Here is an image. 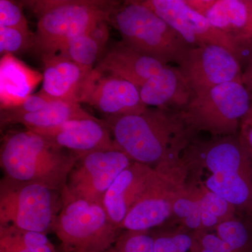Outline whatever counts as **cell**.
Masks as SVG:
<instances>
[{
  "mask_svg": "<svg viewBox=\"0 0 252 252\" xmlns=\"http://www.w3.org/2000/svg\"><path fill=\"white\" fill-rule=\"evenodd\" d=\"M104 121L117 145L134 162L149 166L179 158L192 136L180 112L154 107Z\"/></svg>",
  "mask_w": 252,
  "mask_h": 252,
  "instance_id": "6da1fadb",
  "label": "cell"
},
{
  "mask_svg": "<svg viewBox=\"0 0 252 252\" xmlns=\"http://www.w3.org/2000/svg\"><path fill=\"white\" fill-rule=\"evenodd\" d=\"M77 160L75 154L27 129L9 131L1 140L0 165L4 177L18 182L62 191Z\"/></svg>",
  "mask_w": 252,
  "mask_h": 252,
  "instance_id": "7a4b0ae2",
  "label": "cell"
},
{
  "mask_svg": "<svg viewBox=\"0 0 252 252\" xmlns=\"http://www.w3.org/2000/svg\"><path fill=\"white\" fill-rule=\"evenodd\" d=\"M186 150L188 160L210 172L204 187L252 220V160L238 137H220Z\"/></svg>",
  "mask_w": 252,
  "mask_h": 252,
  "instance_id": "3957f363",
  "label": "cell"
},
{
  "mask_svg": "<svg viewBox=\"0 0 252 252\" xmlns=\"http://www.w3.org/2000/svg\"><path fill=\"white\" fill-rule=\"evenodd\" d=\"M119 3L97 0L25 1L38 19L34 49L41 56L57 54L73 38L90 32L102 21L108 22Z\"/></svg>",
  "mask_w": 252,
  "mask_h": 252,
  "instance_id": "277c9868",
  "label": "cell"
},
{
  "mask_svg": "<svg viewBox=\"0 0 252 252\" xmlns=\"http://www.w3.org/2000/svg\"><path fill=\"white\" fill-rule=\"evenodd\" d=\"M108 23L119 31L123 41L165 64L180 65L191 48L140 1L119 3L111 13Z\"/></svg>",
  "mask_w": 252,
  "mask_h": 252,
  "instance_id": "5b68a950",
  "label": "cell"
},
{
  "mask_svg": "<svg viewBox=\"0 0 252 252\" xmlns=\"http://www.w3.org/2000/svg\"><path fill=\"white\" fill-rule=\"evenodd\" d=\"M62 206L52 231L68 252H104L114 246L122 230L110 220L102 203L61 191Z\"/></svg>",
  "mask_w": 252,
  "mask_h": 252,
  "instance_id": "8992f818",
  "label": "cell"
},
{
  "mask_svg": "<svg viewBox=\"0 0 252 252\" xmlns=\"http://www.w3.org/2000/svg\"><path fill=\"white\" fill-rule=\"evenodd\" d=\"M252 108V95L243 81L220 84L205 94L194 96L180 112L192 135L205 131L213 136H233Z\"/></svg>",
  "mask_w": 252,
  "mask_h": 252,
  "instance_id": "52a82bcc",
  "label": "cell"
},
{
  "mask_svg": "<svg viewBox=\"0 0 252 252\" xmlns=\"http://www.w3.org/2000/svg\"><path fill=\"white\" fill-rule=\"evenodd\" d=\"M61 206V191L5 177L0 181V226L13 225L47 234Z\"/></svg>",
  "mask_w": 252,
  "mask_h": 252,
  "instance_id": "ba28073f",
  "label": "cell"
},
{
  "mask_svg": "<svg viewBox=\"0 0 252 252\" xmlns=\"http://www.w3.org/2000/svg\"><path fill=\"white\" fill-rule=\"evenodd\" d=\"M188 167L187 162L180 158L154 167L153 176L127 212L122 230L148 232L166 221L172 215L176 199L187 188Z\"/></svg>",
  "mask_w": 252,
  "mask_h": 252,
  "instance_id": "9c48e42d",
  "label": "cell"
},
{
  "mask_svg": "<svg viewBox=\"0 0 252 252\" xmlns=\"http://www.w3.org/2000/svg\"><path fill=\"white\" fill-rule=\"evenodd\" d=\"M134 161L119 147L101 149L78 158L63 191L102 203V199L118 176Z\"/></svg>",
  "mask_w": 252,
  "mask_h": 252,
  "instance_id": "30bf717a",
  "label": "cell"
},
{
  "mask_svg": "<svg viewBox=\"0 0 252 252\" xmlns=\"http://www.w3.org/2000/svg\"><path fill=\"white\" fill-rule=\"evenodd\" d=\"M178 67L194 96L230 81H243L240 59L220 46L207 45L189 49Z\"/></svg>",
  "mask_w": 252,
  "mask_h": 252,
  "instance_id": "8fae6325",
  "label": "cell"
},
{
  "mask_svg": "<svg viewBox=\"0 0 252 252\" xmlns=\"http://www.w3.org/2000/svg\"><path fill=\"white\" fill-rule=\"evenodd\" d=\"M81 103L89 104L104 117L141 114L148 108L141 99L137 86L94 69Z\"/></svg>",
  "mask_w": 252,
  "mask_h": 252,
  "instance_id": "7c38bea8",
  "label": "cell"
},
{
  "mask_svg": "<svg viewBox=\"0 0 252 252\" xmlns=\"http://www.w3.org/2000/svg\"><path fill=\"white\" fill-rule=\"evenodd\" d=\"M235 212L226 200L202 185L196 189L187 187L182 191L174 203L172 215L195 232L213 229L221 222L235 217Z\"/></svg>",
  "mask_w": 252,
  "mask_h": 252,
  "instance_id": "4fadbf2b",
  "label": "cell"
},
{
  "mask_svg": "<svg viewBox=\"0 0 252 252\" xmlns=\"http://www.w3.org/2000/svg\"><path fill=\"white\" fill-rule=\"evenodd\" d=\"M32 132L42 135L58 148L75 154L78 158L94 151L119 147L104 121L94 117L74 119L54 128Z\"/></svg>",
  "mask_w": 252,
  "mask_h": 252,
  "instance_id": "5bb4252c",
  "label": "cell"
},
{
  "mask_svg": "<svg viewBox=\"0 0 252 252\" xmlns=\"http://www.w3.org/2000/svg\"><path fill=\"white\" fill-rule=\"evenodd\" d=\"M41 59L44 69L39 94L52 100L80 104L94 69L81 67L61 55Z\"/></svg>",
  "mask_w": 252,
  "mask_h": 252,
  "instance_id": "9a60e30c",
  "label": "cell"
},
{
  "mask_svg": "<svg viewBox=\"0 0 252 252\" xmlns=\"http://www.w3.org/2000/svg\"><path fill=\"white\" fill-rule=\"evenodd\" d=\"M212 26L223 31L242 49L252 47V10L249 0H186Z\"/></svg>",
  "mask_w": 252,
  "mask_h": 252,
  "instance_id": "2e32d148",
  "label": "cell"
},
{
  "mask_svg": "<svg viewBox=\"0 0 252 252\" xmlns=\"http://www.w3.org/2000/svg\"><path fill=\"white\" fill-rule=\"evenodd\" d=\"M165 65L122 40L106 48L94 69L122 78L140 89Z\"/></svg>",
  "mask_w": 252,
  "mask_h": 252,
  "instance_id": "e0dca14e",
  "label": "cell"
},
{
  "mask_svg": "<svg viewBox=\"0 0 252 252\" xmlns=\"http://www.w3.org/2000/svg\"><path fill=\"white\" fill-rule=\"evenodd\" d=\"M141 99L147 107L180 112L194 97L191 88L179 67L167 64L140 89Z\"/></svg>",
  "mask_w": 252,
  "mask_h": 252,
  "instance_id": "ac0fdd59",
  "label": "cell"
},
{
  "mask_svg": "<svg viewBox=\"0 0 252 252\" xmlns=\"http://www.w3.org/2000/svg\"><path fill=\"white\" fill-rule=\"evenodd\" d=\"M154 172L153 167L134 162L118 176L106 191L102 205L119 229L122 230L127 212L148 185Z\"/></svg>",
  "mask_w": 252,
  "mask_h": 252,
  "instance_id": "d6986e66",
  "label": "cell"
},
{
  "mask_svg": "<svg viewBox=\"0 0 252 252\" xmlns=\"http://www.w3.org/2000/svg\"><path fill=\"white\" fill-rule=\"evenodd\" d=\"M43 81V74L32 69L14 55L6 54L0 60L1 109L17 107L32 95Z\"/></svg>",
  "mask_w": 252,
  "mask_h": 252,
  "instance_id": "ffe728a7",
  "label": "cell"
},
{
  "mask_svg": "<svg viewBox=\"0 0 252 252\" xmlns=\"http://www.w3.org/2000/svg\"><path fill=\"white\" fill-rule=\"evenodd\" d=\"M80 104L54 101L51 105L38 112L23 114L1 121V127L10 124H21L31 131L47 130L54 128L74 119L92 118Z\"/></svg>",
  "mask_w": 252,
  "mask_h": 252,
  "instance_id": "44dd1931",
  "label": "cell"
},
{
  "mask_svg": "<svg viewBox=\"0 0 252 252\" xmlns=\"http://www.w3.org/2000/svg\"><path fill=\"white\" fill-rule=\"evenodd\" d=\"M0 252H57L47 235L13 225L0 226Z\"/></svg>",
  "mask_w": 252,
  "mask_h": 252,
  "instance_id": "7402d4cb",
  "label": "cell"
},
{
  "mask_svg": "<svg viewBox=\"0 0 252 252\" xmlns=\"http://www.w3.org/2000/svg\"><path fill=\"white\" fill-rule=\"evenodd\" d=\"M105 49L106 46L97 40L90 32L73 38L55 55H61L81 67L93 69Z\"/></svg>",
  "mask_w": 252,
  "mask_h": 252,
  "instance_id": "603a6c76",
  "label": "cell"
},
{
  "mask_svg": "<svg viewBox=\"0 0 252 252\" xmlns=\"http://www.w3.org/2000/svg\"><path fill=\"white\" fill-rule=\"evenodd\" d=\"M35 46V34L16 28L0 27V53L20 54Z\"/></svg>",
  "mask_w": 252,
  "mask_h": 252,
  "instance_id": "cb8c5ba5",
  "label": "cell"
},
{
  "mask_svg": "<svg viewBox=\"0 0 252 252\" xmlns=\"http://www.w3.org/2000/svg\"><path fill=\"white\" fill-rule=\"evenodd\" d=\"M191 252H252V250L235 248L220 238L215 230L193 232Z\"/></svg>",
  "mask_w": 252,
  "mask_h": 252,
  "instance_id": "d4e9b609",
  "label": "cell"
},
{
  "mask_svg": "<svg viewBox=\"0 0 252 252\" xmlns=\"http://www.w3.org/2000/svg\"><path fill=\"white\" fill-rule=\"evenodd\" d=\"M109 252H154V236L148 232L125 230Z\"/></svg>",
  "mask_w": 252,
  "mask_h": 252,
  "instance_id": "484cf974",
  "label": "cell"
},
{
  "mask_svg": "<svg viewBox=\"0 0 252 252\" xmlns=\"http://www.w3.org/2000/svg\"><path fill=\"white\" fill-rule=\"evenodd\" d=\"M193 233H164L154 236V252H191Z\"/></svg>",
  "mask_w": 252,
  "mask_h": 252,
  "instance_id": "4316f807",
  "label": "cell"
},
{
  "mask_svg": "<svg viewBox=\"0 0 252 252\" xmlns=\"http://www.w3.org/2000/svg\"><path fill=\"white\" fill-rule=\"evenodd\" d=\"M0 27L31 31L21 6L11 0H0Z\"/></svg>",
  "mask_w": 252,
  "mask_h": 252,
  "instance_id": "83f0119b",
  "label": "cell"
},
{
  "mask_svg": "<svg viewBox=\"0 0 252 252\" xmlns=\"http://www.w3.org/2000/svg\"><path fill=\"white\" fill-rule=\"evenodd\" d=\"M54 101L38 93L37 94H32L26 100L17 107L12 108L1 109V116L0 121H4L9 118L16 117V116L23 115V114H30L40 111L41 109L46 108L52 104Z\"/></svg>",
  "mask_w": 252,
  "mask_h": 252,
  "instance_id": "f1b7e54d",
  "label": "cell"
},
{
  "mask_svg": "<svg viewBox=\"0 0 252 252\" xmlns=\"http://www.w3.org/2000/svg\"><path fill=\"white\" fill-rule=\"evenodd\" d=\"M238 138L252 160V108L242 120Z\"/></svg>",
  "mask_w": 252,
  "mask_h": 252,
  "instance_id": "f546056e",
  "label": "cell"
},
{
  "mask_svg": "<svg viewBox=\"0 0 252 252\" xmlns=\"http://www.w3.org/2000/svg\"><path fill=\"white\" fill-rule=\"evenodd\" d=\"M243 83L252 95V59L243 73Z\"/></svg>",
  "mask_w": 252,
  "mask_h": 252,
  "instance_id": "4dcf8cb0",
  "label": "cell"
},
{
  "mask_svg": "<svg viewBox=\"0 0 252 252\" xmlns=\"http://www.w3.org/2000/svg\"><path fill=\"white\" fill-rule=\"evenodd\" d=\"M250 1V6H251L252 10V0H249Z\"/></svg>",
  "mask_w": 252,
  "mask_h": 252,
  "instance_id": "1f68e13d",
  "label": "cell"
},
{
  "mask_svg": "<svg viewBox=\"0 0 252 252\" xmlns=\"http://www.w3.org/2000/svg\"><path fill=\"white\" fill-rule=\"evenodd\" d=\"M251 45L252 46V41H251Z\"/></svg>",
  "mask_w": 252,
  "mask_h": 252,
  "instance_id": "d6a6232c",
  "label": "cell"
},
{
  "mask_svg": "<svg viewBox=\"0 0 252 252\" xmlns=\"http://www.w3.org/2000/svg\"><path fill=\"white\" fill-rule=\"evenodd\" d=\"M109 252L108 251H107V252Z\"/></svg>",
  "mask_w": 252,
  "mask_h": 252,
  "instance_id": "836d02e7",
  "label": "cell"
}]
</instances>
